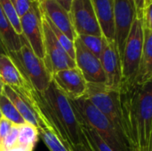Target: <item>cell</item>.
<instances>
[{"label": "cell", "instance_id": "cell-39", "mask_svg": "<svg viewBox=\"0 0 152 151\" xmlns=\"http://www.w3.org/2000/svg\"><path fill=\"white\" fill-rule=\"evenodd\" d=\"M2 117V115H1V112H0V118Z\"/></svg>", "mask_w": 152, "mask_h": 151}, {"label": "cell", "instance_id": "cell-34", "mask_svg": "<svg viewBox=\"0 0 152 151\" xmlns=\"http://www.w3.org/2000/svg\"><path fill=\"white\" fill-rule=\"evenodd\" d=\"M4 54H7V53H6V51L4 50V48L3 47V45L0 43V55H4Z\"/></svg>", "mask_w": 152, "mask_h": 151}, {"label": "cell", "instance_id": "cell-22", "mask_svg": "<svg viewBox=\"0 0 152 151\" xmlns=\"http://www.w3.org/2000/svg\"><path fill=\"white\" fill-rule=\"evenodd\" d=\"M39 138L50 151H72L50 129H38Z\"/></svg>", "mask_w": 152, "mask_h": 151}, {"label": "cell", "instance_id": "cell-23", "mask_svg": "<svg viewBox=\"0 0 152 151\" xmlns=\"http://www.w3.org/2000/svg\"><path fill=\"white\" fill-rule=\"evenodd\" d=\"M77 37L89 52H91L98 59L101 58L105 41V38L102 36H98L93 35H79Z\"/></svg>", "mask_w": 152, "mask_h": 151}, {"label": "cell", "instance_id": "cell-32", "mask_svg": "<svg viewBox=\"0 0 152 151\" xmlns=\"http://www.w3.org/2000/svg\"><path fill=\"white\" fill-rule=\"evenodd\" d=\"M34 150H31V149H28V148H25V147H22V146H20V145H15L14 147H12L10 149H7V150H4L1 151H33Z\"/></svg>", "mask_w": 152, "mask_h": 151}, {"label": "cell", "instance_id": "cell-10", "mask_svg": "<svg viewBox=\"0 0 152 151\" xmlns=\"http://www.w3.org/2000/svg\"><path fill=\"white\" fill-rule=\"evenodd\" d=\"M69 15L77 36H102L92 0H73Z\"/></svg>", "mask_w": 152, "mask_h": 151}, {"label": "cell", "instance_id": "cell-29", "mask_svg": "<svg viewBox=\"0 0 152 151\" xmlns=\"http://www.w3.org/2000/svg\"><path fill=\"white\" fill-rule=\"evenodd\" d=\"M152 4L146 6L142 12V27L143 28H148L152 30V16H151V10Z\"/></svg>", "mask_w": 152, "mask_h": 151}, {"label": "cell", "instance_id": "cell-18", "mask_svg": "<svg viewBox=\"0 0 152 151\" xmlns=\"http://www.w3.org/2000/svg\"><path fill=\"white\" fill-rule=\"evenodd\" d=\"M0 43L6 51L9 53H14L20 49L21 42L20 36L15 32L12 24L3 12L0 7Z\"/></svg>", "mask_w": 152, "mask_h": 151}, {"label": "cell", "instance_id": "cell-36", "mask_svg": "<svg viewBox=\"0 0 152 151\" xmlns=\"http://www.w3.org/2000/svg\"><path fill=\"white\" fill-rule=\"evenodd\" d=\"M3 88H4V84L0 81V95L3 93Z\"/></svg>", "mask_w": 152, "mask_h": 151}, {"label": "cell", "instance_id": "cell-15", "mask_svg": "<svg viewBox=\"0 0 152 151\" xmlns=\"http://www.w3.org/2000/svg\"><path fill=\"white\" fill-rule=\"evenodd\" d=\"M92 4L102 36L108 41H114L113 0H92Z\"/></svg>", "mask_w": 152, "mask_h": 151}, {"label": "cell", "instance_id": "cell-30", "mask_svg": "<svg viewBox=\"0 0 152 151\" xmlns=\"http://www.w3.org/2000/svg\"><path fill=\"white\" fill-rule=\"evenodd\" d=\"M136 7V18H142V12L144 10V0H134Z\"/></svg>", "mask_w": 152, "mask_h": 151}, {"label": "cell", "instance_id": "cell-25", "mask_svg": "<svg viewBox=\"0 0 152 151\" xmlns=\"http://www.w3.org/2000/svg\"><path fill=\"white\" fill-rule=\"evenodd\" d=\"M0 7L12 24V28H14L15 32L20 36L21 35V28H20V17L17 14L12 2L10 0H0Z\"/></svg>", "mask_w": 152, "mask_h": 151}, {"label": "cell", "instance_id": "cell-21", "mask_svg": "<svg viewBox=\"0 0 152 151\" xmlns=\"http://www.w3.org/2000/svg\"><path fill=\"white\" fill-rule=\"evenodd\" d=\"M84 135L90 151H113L112 149L88 125L81 122Z\"/></svg>", "mask_w": 152, "mask_h": 151}, {"label": "cell", "instance_id": "cell-9", "mask_svg": "<svg viewBox=\"0 0 152 151\" xmlns=\"http://www.w3.org/2000/svg\"><path fill=\"white\" fill-rule=\"evenodd\" d=\"M114 42L120 59L123 55L125 44L134 19L136 7L134 0H113Z\"/></svg>", "mask_w": 152, "mask_h": 151}, {"label": "cell", "instance_id": "cell-14", "mask_svg": "<svg viewBox=\"0 0 152 151\" xmlns=\"http://www.w3.org/2000/svg\"><path fill=\"white\" fill-rule=\"evenodd\" d=\"M40 7L45 16L70 40L77 38L69 12L60 5L55 0H42Z\"/></svg>", "mask_w": 152, "mask_h": 151}, {"label": "cell", "instance_id": "cell-3", "mask_svg": "<svg viewBox=\"0 0 152 151\" xmlns=\"http://www.w3.org/2000/svg\"><path fill=\"white\" fill-rule=\"evenodd\" d=\"M80 121L91 127L113 151H132L127 139L86 97L71 100Z\"/></svg>", "mask_w": 152, "mask_h": 151}, {"label": "cell", "instance_id": "cell-4", "mask_svg": "<svg viewBox=\"0 0 152 151\" xmlns=\"http://www.w3.org/2000/svg\"><path fill=\"white\" fill-rule=\"evenodd\" d=\"M21 47L19 51L9 53L11 58L26 82L37 93L45 92L53 77L42 59L37 57L29 47L22 35L20 36Z\"/></svg>", "mask_w": 152, "mask_h": 151}, {"label": "cell", "instance_id": "cell-11", "mask_svg": "<svg viewBox=\"0 0 152 151\" xmlns=\"http://www.w3.org/2000/svg\"><path fill=\"white\" fill-rule=\"evenodd\" d=\"M75 63L88 85H104L105 75L100 59L89 52L77 37L74 40Z\"/></svg>", "mask_w": 152, "mask_h": 151}, {"label": "cell", "instance_id": "cell-16", "mask_svg": "<svg viewBox=\"0 0 152 151\" xmlns=\"http://www.w3.org/2000/svg\"><path fill=\"white\" fill-rule=\"evenodd\" d=\"M0 81L13 90H34L26 82L7 54L0 55Z\"/></svg>", "mask_w": 152, "mask_h": 151}, {"label": "cell", "instance_id": "cell-35", "mask_svg": "<svg viewBox=\"0 0 152 151\" xmlns=\"http://www.w3.org/2000/svg\"><path fill=\"white\" fill-rule=\"evenodd\" d=\"M152 4V0H144V6L146 7V6H148V5H150V4ZM144 7V8H145Z\"/></svg>", "mask_w": 152, "mask_h": 151}, {"label": "cell", "instance_id": "cell-40", "mask_svg": "<svg viewBox=\"0 0 152 151\" xmlns=\"http://www.w3.org/2000/svg\"><path fill=\"white\" fill-rule=\"evenodd\" d=\"M41 1H42V0H40V2H41Z\"/></svg>", "mask_w": 152, "mask_h": 151}, {"label": "cell", "instance_id": "cell-31", "mask_svg": "<svg viewBox=\"0 0 152 151\" xmlns=\"http://www.w3.org/2000/svg\"><path fill=\"white\" fill-rule=\"evenodd\" d=\"M60 5H61L66 11H68L69 12L70 7H71V4L73 0H55Z\"/></svg>", "mask_w": 152, "mask_h": 151}, {"label": "cell", "instance_id": "cell-19", "mask_svg": "<svg viewBox=\"0 0 152 151\" xmlns=\"http://www.w3.org/2000/svg\"><path fill=\"white\" fill-rule=\"evenodd\" d=\"M39 139V133L36 126L25 123L19 126V136L17 145L34 150Z\"/></svg>", "mask_w": 152, "mask_h": 151}, {"label": "cell", "instance_id": "cell-41", "mask_svg": "<svg viewBox=\"0 0 152 151\" xmlns=\"http://www.w3.org/2000/svg\"><path fill=\"white\" fill-rule=\"evenodd\" d=\"M0 151H1V150H0Z\"/></svg>", "mask_w": 152, "mask_h": 151}, {"label": "cell", "instance_id": "cell-24", "mask_svg": "<svg viewBox=\"0 0 152 151\" xmlns=\"http://www.w3.org/2000/svg\"><path fill=\"white\" fill-rule=\"evenodd\" d=\"M41 8V7H40ZM42 11V10H41ZM42 13H43V12H42ZM43 15H44V17H45V19L46 20V21H47V23H48V25H49V27H50V28L52 29V31H53V33L54 34V36H55V37H56V39L58 40V42L60 43V44L62 46V48L65 50V52L75 61V46H74V41H72V40H70L65 34H63L59 28H57L45 16V14L43 13Z\"/></svg>", "mask_w": 152, "mask_h": 151}, {"label": "cell", "instance_id": "cell-20", "mask_svg": "<svg viewBox=\"0 0 152 151\" xmlns=\"http://www.w3.org/2000/svg\"><path fill=\"white\" fill-rule=\"evenodd\" d=\"M0 112L2 117L5 118L12 125H21L26 123L21 116L19 114L13 104L4 93L0 95Z\"/></svg>", "mask_w": 152, "mask_h": 151}, {"label": "cell", "instance_id": "cell-28", "mask_svg": "<svg viewBox=\"0 0 152 151\" xmlns=\"http://www.w3.org/2000/svg\"><path fill=\"white\" fill-rule=\"evenodd\" d=\"M12 125V124L10 123L5 118H4V117L0 118V150L2 149L5 137L7 136Z\"/></svg>", "mask_w": 152, "mask_h": 151}, {"label": "cell", "instance_id": "cell-5", "mask_svg": "<svg viewBox=\"0 0 152 151\" xmlns=\"http://www.w3.org/2000/svg\"><path fill=\"white\" fill-rule=\"evenodd\" d=\"M143 44V27L142 19L135 18L126 38L121 57V88H131L136 85L140 60Z\"/></svg>", "mask_w": 152, "mask_h": 151}, {"label": "cell", "instance_id": "cell-26", "mask_svg": "<svg viewBox=\"0 0 152 151\" xmlns=\"http://www.w3.org/2000/svg\"><path fill=\"white\" fill-rule=\"evenodd\" d=\"M19 126L20 125H12L7 136L5 137V139L4 141L1 150H7V149H10V148L17 145L18 136H19Z\"/></svg>", "mask_w": 152, "mask_h": 151}, {"label": "cell", "instance_id": "cell-37", "mask_svg": "<svg viewBox=\"0 0 152 151\" xmlns=\"http://www.w3.org/2000/svg\"><path fill=\"white\" fill-rule=\"evenodd\" d=\"M30 1H38V2H40V0H30Z\"/></svg>", "mask_w": 152, "mask_h": 151}, {"label": "cell", "instance_id": "cell-17", "mask_svg": "<svg viewBox=\"0 0 152 151\" xmlns=\"http://www.w3.org/2000/svg\"><path fill=\"white\" fill-rule=\"evenodd\" d=\"M152 81V30L143 28L142 52L139 64L136 85Z\"/></svg>", "mask_w": 152, "mask_h": 151}, {"label": "cell", "instance_id": "cell-2", "mask_svg": "<svg viewBox=\"0 0 152 151\" xmlns=\"http://www.w3.org/2000/svg\"><path fill=\"white\" fill-rule=\"evenodd\" d=\"M126 136L132 150L152 151V81L120 89Z\"/></svg>", "mask_w": 152, "mask_h": 151}, {"label": "cell", "instance_id": "cell-27", "mask_svg": "<svg viewBox=\"0 0 152 151\" xmlns=\"http://www.w3.org/2000/svg\"><path fill=\"white\" fill-rule=\"evenodd\" d=\"M10 1L12 2L16 12L20 18L21 16H23L29 10L31 3H32V1H30V0H10Z\"/></svg>", "mask_w": 152, "mask_h": 151}, {"label": "cell", "instance_id": "cell-13", "mask_svg": "<svg viewBox=\"0 0 152 151\" xmlns=\"http://www.w3.org/2000/svg\"><path fill=\"white\" fill-rule=\"evenodd\" d=\"M52 77L58 88L71 100L81 98L86 93L87 83L77 67L58 71Z\"/></svg>", "mask_w": 152, "mask_h": 151}, {"label": "cell", "instance_id": "cell-12", "mask_svg": "<svg viewBox=\"0 0 152 151\" xmlns=\"http://www.w3.org/2000/svg\"><path fill=\"white\" fill-rule=\"evenodd\" d=\"M100 61L105 75V85L120 90L122 84L121 59L114 41L105 39Z\"/></svg>", "mask_w": 152, "mask_h": 151}, {"label": "cell", "instance_id": "cell-8", "mask_svg": "<svg viewBox=\"0 0 152 151\" xmlns=\"http://www.w3.org/2000/svg\"><path fill=\"white\" fill-rule=\"evenodd\" d=\"M21 35L28 42L34 53L44 59V33L40 3L32 1L29 10L20 18Z\"/></svg>", "mask_w": 152, "mask_h": 151}, {"label": "cell", "instance_id": "cell-33", "mask_svg": "<svg viewBox=\"0 0 152 151\" xmlns=\"http://www.w3.org/2000/svg\"><path fill=\"white\" fill-rule=\"evenodd\" d=\"M72 151H90L87 145H77V146H74L72 149Z\"/></svg>", "mask_w": 152, "mask_h": 151}, {"label": "cell", "instance_id": "cell-1", "mask_svg": "<svg viewBox=\"0 0 152 151\" xmlns=\"http://www.w3.org/2000/svg\"><path fill=\"white\" fill-rule=\"evenodd\" d=\"M35 101L38 109L57 137L69 148L87 145L82 125L77 114L68 98L52 79L43 93L35 91Z\"/></svg>", "mask_w": 152, "mask_h": 151}, {"label": "cell", "instance_id": "cell-7", "mask_svg": "<svg viewBox=\"0 0 152 151\" xmlns=\"http://www.w3.org/2000/svg\"><path fill=\"white\" fill-rule=\"evenodd\" d=\"M42 12V11H41ZM43 33H44V50L45 56L43 61L53 76L54 73L76 67L75 61L65 52L62 46L56 39L54 34L50 28L46 20L42 13Z\"/></svg>", "mask_w": 152, "mask_h": 151}, {"label": "cell", "instance_id": "cell-38", "mask_svg": "<svg viewBox=\"0 0 152 151\" xmlns=\"http://www.w3.org/2000/svg\"><path fill=\"white\" fill-rule=\"evenodd\" d=\"M132 151H138L137 150H132Z\"/></svg>", "mask_w": 152, "mask_h": 151}, {"label": "cell", "instance_id": "cell-6", "mask_svg": "<svg viewBox=\"0 0 152 151\" xmlns=\"http://www.w3.org/2000/svg\"><path fill=\"white\" fill-rule=\"evenodd\" d=\"M89 101L101 111L126 138L120 90L104 85H88L85 95ZM127 139V138H126Z\"/></svg>", "mask_w": 152, "mask_h": 151}]
</instances>
